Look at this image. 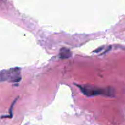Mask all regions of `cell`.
Here are the masks:
<instances>
[{
	"label": "cell",
	"instance_id": "1",
	"mask_svg": "<svg viewBox=\"0 0 125 125\" xmlns=\"http://www.w3.org/2000/svg\"><path fill=\"white\" fill-rule=\"evenodd\" d=\"M80 91L87 96H96L98 95H104L107 96H113L114 91L111 89L100 88L91 85H78L76 84Z\"/></svg>",
	"mask_w": 125,
	"mask_h": 125
},
{
	"label": "cell",
	"instance_id": "2",
	"mask_svg": "<svg viewBox=\"0 0 125 125\" xmlns=\"http://www.w3.org/2000/svg\"><path fill=\"white\" fill-rule=\"evenodd\" d=\"M21 79V71L19 68L0 71V82L9 81L11 83H18L20 81Z\"/></svg>",
	"mask_w": 125,
	"mask_h": 125
},
{
	"label": "cell",
	"instance_id": "3",
	"mask_svg": "<svg viewBox=\"0 0 125 125\" xmlns=\"http://www.w3.org/2000/svg\"><path fill=\"white\" fill-rule=\"evenodd\" d=\"M72 56V52L68 49L62 48L59 52V56L61 59H68Z\"/></svg>",
	"mask_w": 125,
	"mask_h": 125
}]
</instances>
